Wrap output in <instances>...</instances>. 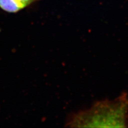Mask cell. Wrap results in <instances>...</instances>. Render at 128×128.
Wrapping results in <instances>:
<instances>
[{"label":"cell","instance_id":"6da1fadb","mask_svg":"<svg viewBox=\"0 0 128 128\" xmlns=\"http://www.w3.org/2000/svg\"><path fill=\"white\" fill-rule=\"evenodd\" d=\"M70 127L119 128L128 126V95L123 94L113 100L99 102L90 108L72 116Z\"/></svg>","mask_w":128,"mask_h":128},{"label":"cell","instance_id":"7a4b0ae2","mask_svg":"<svg viewBox=\"0 0 128 128\" xmlns=\"http://www.w3.org/2000/svg\"><path fill=\"white\" fill-rule=\"evenodd\" d=\"M25 7L18 0H0V8L8 12H17Z\"/></svg>","mask_w":128,"mask_h":128},{"label":"cell","instance_id":"3957f363","mask_svg":"<svg viewBox=\"0 0 128 128\" xmlns=\"http://www.w3.org/2000/svg\"><path fill=\"white\" fill-rule=\"evenodd\" d=\"M18 1L22 3L24 6H27L30 4L32 3L33 2L37 1V0H18Z\"/></svg>","mask_w":128,"mask_h":128}]
</instances>
